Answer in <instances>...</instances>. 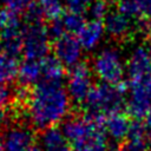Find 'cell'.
Segmentation results:
<instances>
[{
	"label": "cell",
	"mask_w": 151,
	"mask_h": 151,
	"mask_svg": "<svg viewBox=\"0 0 151 151\" xmlns=\"http://www.w3.org/2000/svg\"><path fill=\"white\" fill-rule=\"evenodd\" d=\"M26 101L29 124L40 131L64 122L71 107V98L61 81H39L28 92Z\"/></svg>",
	"instance_id": "1"
},
{
	"label": "cell",
	"mask_w": 151,
	"mask_h": 151,
	"mask_svg": "<svg viewBox=\"0 0 151 151\" xmlns=\"http://www.w3.org/2000/svg\"><path fill=\"white\" fill-rule=\"evenodd\" d=\"M125 92L126 85L124 83L116 85L101 83L94 85L85 100L86 113L105 122L107 116L120 112L125 104Z\"/></svg>",
	"instance_id": "2"
},
{
	"label": "cell",
	"mask_w": 151,
	"mask_h": 151,
	"mask_svg": "<svg viewBox=\"0 0 151 151\" xmlns=\"http://www.w3.org/2000/svg\"><path fill=\"white\" fill-rule=\"evenodd\" d=\"M92 71L106 84H120L126 72V64L123 61L120 52L114 47L101 48L93 58Z\"/></svg>",
	"instance_id": "3"
},
{
	"label": "cell",
	"mask_w": 151,
	"mask_h": 151,
	"mask_svg": "<svg viewBox=\"0 0 151 151\" xmlns=\"http://www.w3.org/2000/svg\"><path fill=\"white\" fill-rule=\"evenodd\" d=\"M50 34L42 22L25 24L22 27V54L26 59L41 60L51 48Z\"/></svg>",
	"instance_id": "4"
},
{
	"label": "cell",
	"mask_w": 151,
	"mask_h": 151,
	"mask_svg": "<svg viewBox=\"0 0 151 151\" xmlns=\"http://www.w3.org/2000/svg\"><path fill=\"white\" fill-rule=\"evenodd\" d=\"M92 72V68L86 63H79L71 67L67 76L66 90L71 100L74 103H85L88 93L94 86Z\"/></svg>",
	"instance_id": "5"
},
{
	"label": "cell",
	"mask_w": 151,
	"mask_h": 151,
	"mask_svg": "<svg viewBox=\"0 0 151 151\" xmlns=\"http://www.w3.org/2000/svg\"><path fill=\"white\" fill-rule=\"evenodd\" d=\"M104 122L99 120L87 113L84 116H74L63 122L61 130L72 146L85 140L96 131L104 129Z\"/></svg>",
	"instance_id": "6"
},
{
	"label": "cell",
	"mask_w": 151,
	"mask_h": 151,
	"mask_svg": "<svg viewBox=\"0 0 151 151\" xmlns=\"http://www.w3.org/2000/svg\"><path fill=\"white\" fill-rule=\"evenodd\" d=\"M126 110L132 118L138 120L144 119L151 112L150 80L149 81H130Z\"/></svg>",
	"instance_id": "7"
},
{
	"label": "cell",
	"mask_w": 151,
	"mask_h": 151,
	"mask_svg": "<svg viewBox=\"0 0 151 151\" xmlns=\"http://www.w3.org/2000/svg\"><path fill=\"white\" fill-rule=\"evenodd\" d=\"M32 144H34L32 129L21 124L6 126L0 136L1 151H26Z\"/></svg>",
	"instance_id": "8"
},
{
	"label": "cell",
	"mask_w": 151,
	"mask_h": 151,
	"mask_svg": "<svg viewBox=\"0 0 151 151\" xmlns=\"http://www.w3.org/2000/svg\"><path fill=\"white\" fill-rule=\"evenodd\" d=\"M130 81H149L151 78V53L144 46H137L126 61Z\"/></svg>",
	"instance_id": "9"
},
{
	"label": "cell",
	"mask_w": 151,
	"mask_h": 151,
	"mask_svg": "<svg viewBox=\"0 0 151 151\" xmlns=\"http://www.w3.org/2000/svg\"><path fill=\"white\" fill-rule=\"evenodd\" d=\"M54 55L63 63L66 67H73L81 63L83 47L78 38L73 34H64L63 37L54 40L53 45Z\"/></svg>",
	"instance_id": "10"
},
{
	"label": "cell",
	"mask_w": 151,
	"mask_h": 151,
	"mask_svg": "<svg viewBox=\"0 0 151 151\" xmlns=\"http://www.w3.org/2000/svg\"><path fill=\"white\" fill-rule=\"evenodd\" d=\"M105 32L112 39L122 40L131 33L130 18L119 11H111L104 19Z\"/></svg>",
	"instance_id": "11"
},
{
	"label": "cell",
	"mask_w": 151,
	"mask_h": 151,
	"mask_svg": "<svg viewBox=\"0 0 151 151\" xmlns=\"http://www.w3.org/2000/svg\"><path fill=\"white\" fill-rule=\"evenodd\" d=\"M105 27L104 24L99 20H90L85 24L83 29L78 34V40L80 41V45L83 50L90 52L96 50L99 44L101 42L104 35H105Z\"/></svg>",
	"instance_id": "12"
},
{
	"label": "cell",
	"mask_w": 151,
	"mask_h": 151,
	"mask_svg": "<svg viewBox=\"0 0 151 151\" xmlns=\"http://www.w3.org/2000/svg\"><path fill=\"white\" fill-rule=\"evenodd\" d=\"M39 145L42 151H71V145L63 130L57 126L48 127L41 132Z\"/></svg>",
	"instance_id": "13"
},
{
	"label": "cell",
	"mask_w": 151,
	"mask_h": 151,
	"mask_svg": "<svg viewBox=\"0 0 151 151\" xmlns=\"http://www.w3.org/2000/svg\"><path fill=\"white\" fill-rule=\"evenodd\" d=\"M131 122L122 112H117L106 117L104 122L105 133L116 142L123 140L129 136Z\"/></svg>",
	"instance_id": "14"
},
{
	"label": "cell",
	"mask_w": 151,
	"mask_h": 151,
	"mask_svg": "<svg viewBox=\"0 0 151 151\" xmlns=\"http://www.w3.org/2000/svg\"><path fill=\"white\" fill-rule=\"evenodd\" d=\"M20 85L22 87L34 86L42 79L41 61L33 59H25L19 65V71L17 76Z\"/></svg>",
	"instance_id": "15"
},
{
	"label": "cell",
	"mask_w": 151,
	"mask_h": 151,
	"mask_svg": "<svg viewBox=\"0 0 151 151\" xmlns=\"http://www.w3.org/2000/svg\"><path fill=\"white\" fill-rule=\"evenodd\" d=\"M118 11L130 19L147 20L151 18V0H119Z\"/></svg>",
	"instance_id": "16"
},
{
	"label": "cell",
	"mask_w": 151,
	"mask_h": 151,
	"mask_svg": "<svg viewBox=\"0 0 151 151\" xmlns=\"http://www.w3.org/2000/svg\"><path fill=\"white\" fill-rule=\"evenodd\" d=\"M0 41L5 53L18 58V55L22 53V28L1 32Z\"/></svg>",
	"instance_id": "17"
},
{
	"label": "cell",
	"mask_w": 151,
	"mask_h": 151,
	"mask_svg": "<svg viewBox=\"0 0 151 151\" xmlns=\"http://www.w3.org/2000/svg\"><path fill=\"white\" fill-rule=\"evenodd\" d=\"M106 136L105 130L100 129L72 147L74 151H110L111 145H109Z\"/></svg>",
	"instance_id": "18"
},
{
	"label": "cell",
	"mask_w": 151,
	"mask_h": 151,
	"mask_svg": "<svg viewBox=\"0 0 151 151\" xmlns=\"http://www.w3.org/2000/svg\"><path fill=\"white\" fill-rule=\"evenodd\" d=\"M41 61L42 80L61 81L65 76V66L55 55H47Z\"/></svg>",
	"instance_id": "19"
},
{
	"label": "cell",
	"mask_w": 151,
	"mask_h": 151,
	"mask_svg": "<svg viewBox=\"0 0 151 151\" xmlns=\"http://www.w3.org/2000/svg\"><path fill=\"white\" fill-rule=\"evenodd\" d=\"M19 63L17 57L7 54L5 52L0 53V84L7 85L18 76Z\"/></svg>",
	"instance_id": "20"
},
{
	"label": "cell",
	"mask_w": 151,
	"mask_h": 151,
	"mask_svg": "<svg viewBox=\"0 0 151 151\" xmlns=\"http://www.w3.org/2000/svg\"><path fill=\"white\" fill-rule=\"evenodd\" d=\"M60 20L65 32L67 34H73V35H78L86 24V20L81 13H76L71 11H67L66 13H64L60 17Z\"/></svg>",
	"instance_id": "21"
},
{
	"label": "cell",
	"mask_w": 151,
	"mask_h": 151,
	"mask_svg": "<svg viewBox=\"0 0 151 151\" xmlns=\"http://www.w3.org/2000/svg\"><path fill=\"white\" fill-rule=\"evenodd\" d=\"M41 9L44 17L48 20L59 19L64 13V2L63 0H37L35 2Z\"/></svg>",
	"instance_id": "22"
},
{
	"label": "cell",
	"mask_w": 151,
	"mask_h": 151,
	"mask_svg": "<svg viewBox=\"0 0 151 151\" xmlns=\"http://www.w3.org/2000/svg\"><path fill=\"white\" fill-rule=\"evenodd\" d=\"M17 28H21L19 13L7 7L0 8V33Z\"/></svg>",
	"instance_id": "23"
},
{
	"label": "cell",
	"mask_w": 151,
	"mask_h": 151,
	"mask_svg": "<svg viewBox=\"0 0 151 151\" xmlns=\"http://www.w3.org/2000/svg\"><path fill=\"white\" fill-rule=\"evenodd\" d=\"M87 12H88L92 20L101 21L103 19L106 18V15L110 12L107 0H93L92 4L90 5Z\"/></svg>",
	"instance_id": "24"
},
{
	"label": "cell",
	"mask_w": 151,
	"mask_h": 151,
	"mask_svg": "<svg viewBox=\"0 0 151 151\" xmlns=\"http://www.w3.org/2000/svg\"><path fill=\"white\" fill-rule=\"evenodd\" d=\"M119 151H151V147L147 143V139H133L129 138V140L124 142L119 147Z\"/></svg>",
	"instance_id": "25"
},
{
	"label": "cell",
	"mask_w": 151,
	"mask_h": 151,
	"mask_svg": "<svg viewBox=\"0 0 151 151\" xmlns=\"http://www.w3.org/2000/svg\"><path fill=\"white\" fill-rule=\"evenodd\" d=\"M14 98L13 91L5 84H0V117L6 114V109L11 105Z\"/></svg>",
	"instance_id": "26"
},
{
	"label": "cell",
	"mask_w": 151,
	"mask_h": 151,
	"mask_svg": "<svg viewBox=\"0 0 151 151\" xmlns=\"http://www.w3.org/2000/svg\"><path fill=\"white\" fill-rule=\"evenodd\" d=\"M4 2L5 7L17 12V13H25L33 4L34 0H0Z\"/></svg>",
	"instance_id": "27"
},
{
	"label": "cell",
	"mask_w": 151,
	"mask_h": 151,
	"mask_svg": "<svg viewBox=\"0 0 151 151\" xmlns=\"http://www.w3.org/2000/svg\"><path fill=\"white\" fill-rule=\"evenodd\" d=\"M92 1L93 0H63L64 6L67 8V11L81 14L88 9Z\"/></svg>",
	"instance_id": "28"
},
{
	"label": "cell",
	"mask_w": 151,
	"mask_h": 151,
	"mask_svg": "<svg viewBox=\"0 0 151 151\" xmlns=\"http://www.w3.org/2000/svg\"><path fill=\"white\" fill-rule=\"evenodd\" d=\"M127 137L129 138H133V139H147L144 123H142L138 119H136L134 122H132L131 123V126H130V132H129V136Z\"/></svg>",
	"instance_id": "29"
},
{
	"label": "cell",
	"mask_w": 151,
	"mask_h": 151,
	"mask_svg": "<svg viewBox=\"0 0 151 151\" xmlns=\"http://www.w3.org/2000/svg\"><path fill=\"white\" fill-rule=\"evenodd\" d=\"M47 31H48V34L51 38H53L54 40L63 37L64 34H67L64 29V26L61 24V20L60 18L59 19H55V20H51L48 27H47Z\"/></svg>",
	"instance_id": "30"
},
{
	"label": "cell",
	"mask_w": 151,
	"mask_h": 151,
	"mask_svg": "<svg viewBox=\"0 0 151 151\" xmlns=\"http://www.w3.org/2000/svg\"><path fill=\"white\" fill-rule=\"evenodd\" d=\"M26 151H42V149H41V146L40 145H38V144H32Z\"/></svg>",
	"instance_id": "31"
},
{
	"label": "cell",
	"mask_w": 151,
	"mask_h": 151,
	"mask_svg": "<svg viewBox=\"0 0 151 151\" xmlns=\"http://www.w3.org/2000/svg\"><path fill=\"white\" fill-rule=\"evenodd\" d=\"M146 38H147V42H149L150 46H151V28L147 31V35H146Z\"/></svg>",
	"instance_id": "32"
},
{
	"label": "cell",
	"mask_w": 151,
	"mask_h": 151,
	"mask_svg": "<svg viewBox=\"0 0 151 151\" xmlns=\"http://www.w3.org/2000/svg\"><path fill=\"white\" fill-rule=\"evenodd\" d=\"M1 51H2V46H1V41H0V53H1Z\"/></svg>",
	"instance_id": "33"
},
{
	"label": "cell",
	"mask_w": 151,
	"mask_h": 151,
	"mask_svg": "<svg viewBox=\"0 0 151 151\" xmlns=\"http://www.w3.org/2000/svg\"><path fill=\"white\" fill-rule=\"evenodd\" d=\"M150 86H151V79H150Z\"/></svg>",
	"instance_id": "34"
}]
</instances>
